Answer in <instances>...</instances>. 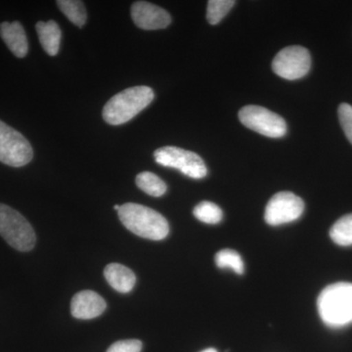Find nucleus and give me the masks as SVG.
<instances>
[{"label":"nucleus","instance_id":"ddd939ff","mask_svg":"<svg viewBox=\"0 0 352 352\" xmlns=\"http://www.w3.org/2000/svg\"><path fill=\"white\" fill-rule=\"evenodd\" d=\"M104 276L113 289L122 294L132 291L136 282L135 274L132 270L120 263H110L106 266Z\"/></svg>","mask_w":352,"mask_h":352},{"label":"nucleus","instance_id":"6ab92c4d","mask_svg":"<svg viewBox=\"0 0 352 352\" xmlns=\"http://www.w3.org/2000/svg\"><path fill=\"white\" fill-rule=\"evenodd\" d=\"M215 263L217 267L230 268L237 274L242 275L245 271L244 261L237 252L233 250H222L215 254Z\"/></svg>","mask_w":352,"mask_h":352},{"label":"nucleus","instance_id":"4be33fe9","mask_svg":"<svg viewBox=\"0 0 352 352\" xmlns=\"http://www.w3.org/2000/svg\"><path fill=\"white\" fill-rule=\"evenodd\" d=\"M142 342L138 340H120L109 347L107 352H141Z\"/></svg>","mask_w":352,"mask_h":352},{"label":"nucleus","instance_id":"dca6fc26","mask_svg":"<svg viewBox=\"0 0 352 352\" xmlns=\"http://www.w3.org/2000/svg\"><path fill=\"white\" fill-rule=\"evenodd\" d=\"M58 7L73 24L82 28L87 23V10L80 0H58Z\"/></svg>","mask_w":352,"mask_h":352},{"label":"nucleus","instance_id":"f3484780","mask_svg":"<svg viewBox=\"0 0 352 352\" xmlns=\"http://www.w3.org/2000/svg\"><path fill=\"white\" fill-rule=\"evenodd\" d=\"M331 239L342 247L352 245V214L340 217L330 230Z\"/></svg>","mask_w":352,"mask_h":352},{"label":"nucleus","instance_id":"1a4fd4ad","mask_svg":"<svg viewBox=\"0 0 352 352\" xmlns=\"http://www.w3.org/2000/svg\"><path fill=\"white\" fill-rule=\"evenodd\" d=\"M303 210L302 198L292 192H279L268 201L264 219L271 226H282L300 219Z\"/></svg>","mask_w":352,"mask_h":352},{"label":"nucleus","instance_id":"f257e3e1","mask_svg":"<svg viewBox=\"0 0 352 352\" xmlns=\"http://www.w3.org/2000/svg\"><path fill=\"white\" fill-rule=\"evenodd\" d=\"M319 316L325 325L342 328L352 324V284L329 285L317 300Z\"/></svg>","mask_w":352,"mask_h":352},{"label":"nucleus","instance_id":"4468645a","mask_svg":"<svg viewBox=\"0 0 352 352\" xmlns=\"http://www.w3.org/2000/svg\"><path fill=\"white\" fill-rule=\"evenodd\" d=\"M36 32L44 51L50 56H55L59 52L62 32L55 21L36 23Z\"/></svg>","mask_w":352,"mask_h":352},{"label":"nucleus","instance_id":"0eeeda50","mask_svg":"<svg viewBox=\"0 0 352 352\" xmlns=\"http://www.w3.org/2000/svg\"><path fill=\"white\" fill-rule=\"evenodd\" d=\"M32 157L34 151L25 136L0 120V162L20 168L29 164Z\"/></svg>","mask_w":352,"mask_h":352},{"label":"nucleus","instance_id":"7ed1b4c3","mask_svg":"<svg viewBox=\"0 0 352 352\" xmlns=\"http://www.w3.org/2000/svg\"><path fill=\"white\" fill-rule=\"evenodd\" d=\"M154 91L148 87H134L122 90L106 103L103 119L109 124H126L154 100Z\"/></svg>","mask_w":352,"mask_h":352},{"label":"nucleus","instance_id":"423d86ee","mask_svg":"<svg viewBox=\"0 0 352 352\" xmlns=\"http://www.w3.org/2000/svg\"><path fill=\"white\" fill-rule=\"evenodd\" d=\"M239 120L245 127L266 138H283L287 132L283 118L261 106H245L240 110Z\"/></svg>","mask_w":352,"mask_h":352},{"label":"nucleus","instance_id":"aec40b11","mask_svg":"<svg viewBox=\"0 0 352 352\" xmlns=\"http://www.w3.org/2000/svg\"><path fill=\"white\" fill-rule=\"evenodd\" d=\"M235 3L233 0H210L207 9L208 22L210 25L219 24L233 8Z\"/></svg>","mask_w":352,"mask_h":352},{"label":"nucleus","instance_id":"2eb2a0df","mask_svg":"<svg viewBox=\"0 0 352 352\" xmlns=\"http://www.w3.org/2000/svg\"><path fill=\"white\" fill-rule=\"evenodd\" d=\"M136 185L139 189L152 197L163 196L166 192V184L155 173L143 171L136 176Z\"/></svg>","mask_w":352,"mask_h":352},{"label":"nucleus","instance_id":"20e7f679","mask_svg":"<svg viewBox=\"0 0 352 352\" xmlns=\"http://www.w3.org/2000/svg\"><path fill=\"white\" fill-rule=\"evenodd\" d=\"M0 235L17 251L29 252L36 245V233L30 222L3 204H0Z\"/></svg>","mask_w":352,"mask_h":352},{"label":"nucleus","instance_id":"f8f14e48","mask_svg":"<svg viewBox=\"0 0 352 352\" xmlns=\"http://www.w3.org/2000/svg\"><path fill=\"white\" fill-rule=\"evenodd\" d=\"M0 36L3 39L7 47L18 58H24L29 51L25 32L21 23L3 22L0 24Z\"/></svg>","mask_w":352,"mask_h":352},{"label":"nucleus","instance_id":"9b49d317","mask_svg":"<svg viewBox=\"0 0 352 352\" xmlns=\"http://www.w3.org/2000/svg\"><path fill=\"white\" fill-rule=\"evenodd\" d=\"M107 307L105 300L94 291H82L74 296L71 303L72 315L76 319L89 320L100 316Z\"/></svg>","mask_w":352,"mask_h":352},{"label":"nucleus","instance_id":"f03ea898","mask_svg":"<svg viewBox=\"0 0 352 352\" xmlns=\"http://www.w3.org/2000/svg\"><path fill=\"white\" fill-rule=\"evenodd\" d=\"M118 214L126 228L144 239L163 240L170 233L168 220L153 208L126 203L120 206Z\"/></svg>","mask_w":352,"mask_h":352},{"label":"nucleus","instance_id":"9d476101","mask_svg":"<svg viewBox=\"0 0 352 352\" xmlns=\"http://www.w3.org/2000/svg\"><path fill=\"white\" fill-rule=\"evenodd\" d=\"M131 18L134 24L146 31L166 29L171 23L168 11L146 1H136L132 4Z\"/></svg>","mask_w":352,"mask_h":352},{"label":"nucleus","instance_id":"39448f33","mask_svg":"<svg viewBox=\"0 0 352 352\" xmlns=\"http://www.w3.org/2000/svg\"><path fill=\"white\" fill-rule=\"evenodd\" d=\"M154 157L161 166L175 168L194 179H201L208 173L207 166L199 155L182 148L166 146L156 150Z\"/></svg>","mask_w":352,"mask_h":352},{"label":"nucleus","instance_id":"a211bd4d","mask_svg":"<svg viewBox=\"0 0 352 352\" xmlns=\"http://www.w3.org/2000/svg\"><path fill=\"white\" fill-rule=\"evenodd\" d=\"M193 214L197 219L207 224L219 223L223 217L221 208L212 201H203L194 208Z\"/></svg>","mask_w":352,"mask_h":352},{"label":"nucleus","instance_id":"6e6552de","mask_svg":"<svg viewBox=\"0 0 352 352\" xmlns=\"http://www.w3.org/2000/svg\"><path fill=\"white\" fill-rule=\"evenodd\" d=\"M311 67V57L307 48L294 45L284 48L275 56L272 69L280 78L296 80L307 75Z\"/></svg>","mask_w":352,"mask_h":352},{"label":"nucleus","instance_id":"b1692460","mask_svg":"<svg viewBox=\"0 0 352 352\" xmlns=\"http://www.w3.org/2000/svg\"><path fill=\"white\" fill-rule=\"evenodd\" d=\"M120 208V206L116 205L115 207H113V210H117V212H119Z\"/></svg>","mask_w":352,"mask_h":352},{"label":"nucleus","instance_id":"5701e85b","mask_svg":"<svg viewBox=\"0 0 352 352\" xmlns=\"http://www.w3.org/2000/svg\"><path fill=\"white\" fill-rule=\"evenodd\" d=\"M201 352H217V349H205V351H203Z\"/></svg>","mask_w":352,"mask_h":352},{"label":"nucleus","instance_id":"412c9836","mask_svg":"<svg viewBox=\"0 0 352 352\" xmlns=\"http://www.w3.org/2000/svg\"><path fill=\"white\" fill-rule=\"evenodd\" d=\"M338 113L342 131L352 144V106L346 103L340 104Z\"/></svg>","mask_w":352,"mask_h":352}]
</instances>
